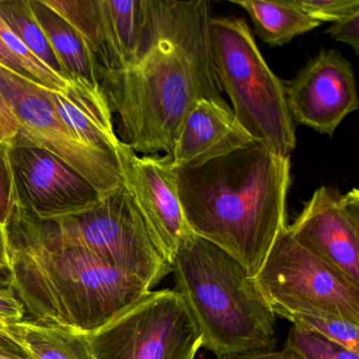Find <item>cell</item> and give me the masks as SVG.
<instances>
[{
  "label": "cell",
  "mask_w": 359,
  "mask_h": 359,
  "mask_svg": "<svg viewBox=\"0 0 359 359\" xmlns=\"http://www.w3.org/2000/svg\"><path fill=\"white\" fill-rule=\"evenodd\" d=\"M285 346L304 359H359V354L320 334L292 327Z\"/></svg>",
  "instance_id": "23"
},
{
  "label": "cell",
  "mask_w": 359,
  "mask_h": 359,
  "mask_svg": "<svg viewBox=\"0 0 359 359\" xmlns=\"http://www.w3.org/2000/svg\"><path fill=\"white\" fill-rule=\"evenodd\" d=\"M287 231L314 255L359 283V191L315 190Z\"/></svg>",
  "instance_id": "14"
},
{
  "label": "cell",
  "mask_w": 359,
  "mask_h": 359,
  "mask_svg": "<svg viewBox=\"0 0 359 359\" xmlns=\"http://www.w3.org/2000/svg\"><path fill=\"white\" fill-rule=\"evenodd\" d=\"M298 9L319 22H336L358 13V0H291Z\"/></svg>",
  "instance_id": "24"
},
{
  "label": "cell",
  "mask_w": 359,
  "mask_h": 359,
  "mask_svg": "<svg viewBox=\"0 0 359 359\" xmlns=\"http://www.w3.org/2000/svg\"><path fill=\"white\" fill-rule=\"evenodd\" d=\"M210 3L152 0L150 36L137 62L121 71L96 70L117 137L138 155L169 156L192 107L224 100L210 39Z\"/></svg>",
  "instance_id": "1"
},
{
  "label": "cell",
  "mask_w": 359,
  "mask_h": 359,
  "mask_svg": "<svg viewBox=\"0 0 359 359\" xmlns=\"http://www.w3.org/2000/svg\"><path fill=\"white\" fill-rule=\"evenodd\" d=\"M251 18L256 34L270 47L291 43L296 36L318 28L321 22L310 18L291 3L262 0H232Z\"/></svg>",
  "instance_id": "18"
},
{
  "label": "cell",
  "mask_w": 359,
  "mask_h": 359,
  "mask_svg": "<svg viewBox=\"0 0 359 359\" xmlns=\"http://www.w3.org/2000/svg\"><path fill=\"white\" fill-rule=\"evenodd\" d=\"M175 289L217 358L277 346L276 318L243 264L191 233L172 262Z\"/></svg>",
  "instance_id": "4"
},
{
  "label": "cell",
  "mask_w": 359,
  "mask_h": 359,
  "mask_svg": "<svg viewBox=\"0 0 359 359\" xmlns=\"http://www.w3.org/2000/svg\"><path fill=\"white\" fill-rule=\"evenodd\" d=\"M117 157L123 184L133 196L155 245L172 264L182 241L192 233L178 197L175 169L165 156L138 155L121 142Z\"/></svg>",
  "instance_id": "13"
},
{
  "label": "cell",
  "mask_w": 359,
  "mask_h": 359,
  "mask_svg": "<svg viewBox=\"0 0 359 359\" xmlns=\"http://www.w3.org/2000/svg\"><path fill=\"white\" fill-rule=\"evenodd\" d=\"M51 100L64 125L81 144L117 157L121 140L108 100L98 83L69 77L62 91H51Z\"/></svg>",
  "instance_id": "16"
},
{
  "label": "cell",
  "mask_w": 359,
  "mask_h": 359,
  "mask_svg": "<svg viewBox=\"0 0 359 359\" xmlns=\"http://www.w3.org/2000/svg\"><path fill=\"white\" fill-rule=\"evenodd\" d=\"M8 238L12 287L37 323L90 334L152 290L77 245Z\"/></svg>",
  "instance_id": "3"
},
{
  "label": "cell",
  "mask_w": 359,
  "mask_h": 359,
  "mask_svg": "<svg viewBox=\"0 0 359 359\" xmlns=\"http://www.w3.org/2000/svg\"><path fill=\"white\" fill-rule=\"evenodd\" d=\"M0 16L37 60L56 74L69 79L35 16L31 0H0Z\"/></svg>",
  "instance_id": "20"
},
{
  "label": "cell",
  "mask_w": 359,
  "mask_h": 359,
  "mask_svg": "<svg viewBox=\"0 0 359 359\" xmlns=\"http://www.w3.org/2000/svg\"><path fill=\"white\" fill-rule=\"evenodd\" d=\"M178 197L190 230L238 260L252 278L287 229L290 156L250 146L175 169Z\"/></svg>",
  "instance_id": "2"
},
{
  "label": "cell",
  "mask_w": 359,
  "mask_h": 359,
  "mask_svg": "<svg viewBox=\"0 0 359 359\" xmlns=\"http://www.w3.org/2000/svg\"><path fill=\"white\" fill-rule=\"evenodd\" d=\"M0 93L20 121L18 137L68 163L102 198L123 188L118 158L89 148L73 136L54 108L51 90L0 65Z\"/></svg>",
  "instance_id": "8"
},
{
  "label": "cell",
  "mask_w": 359,
  "mask_h": 359,
  "mask_svg": "<svg viewBox=\"0 0 359 359\" xmlns=\"http://www.w3.org/2000/svg\"><path fill=\"white\" fill-rule=\"evenodd\" d=\"M31 6L69 77H81L92 83H98L93 58L74 29L55 12L46 7L41 0H31Z\"/></svg>",
  "instance_id": "19"
},
{
  "label": "cell",
  "mask_w": 359,
  "mask_h": 359,
  "mask_svg": "<svg viewBox=\"0 0 359 359\" xmlns=\"http://www.w3.org/2000/svg\"><path fill=\"white\" fill-rule=\"evenodd\" d=\"M85 43L95 70L121 71L144 53L152 25V0H41Z\"/></svg>",
  "instance_id": "10"
},
{
  "label": "cell",
  "mask_w": 359,
  "mask_h": 359,
  "mask_svg": "<svg viewBox=\"0 0 359 359\" xmlns=\"http://www.w3.org/2000/svg\"><path fill=\"white\" fill-rule=\"evenodd\" d=\"M285 90L294 125L330 137L348 114L358 110L352 65L335 49L321 50L285 83Z\"/></svg>",
  "instance_id": "12"
},
{
  "label": "cell",
  "mask_w": 359,
  "mask_h": 359,
  "mask_svg": "<svg viewBox=\"0 0 359 359\" xmlns=\"http://www.w3.org/2000/svg\"><path fill=\"white\" fill-rule=\"evenodd\" d=\"M13 285V273L11 268L0 266V287H9Z\"/></svg>",
  "instance_id": "33"
},
{
  "label": "cell",
  "mask_w": 359,
  "mask_h": 359,
  "mask_svg": "<svg viewBox=\"0 0 359 359\" xmlns=\"http://www.w3.org/2000/svg\"><path fill=\"white\" fill-rule=\"evenodd\" d=\"M18 201L39 222H53L89 211L100 193L55 155L16 137L1 147Z\"/></svg>",
  "instance_id": "11"
},
{
  "label": "cell",
  "mask_w": 359,
  "mask_h": 359,
  "mask_svg": "<svg viewBox=\"0 0 359 359\" xmlns=\"http://www.w3.org/2000/svg\"><path fill=\"white\" fill-rule=\"evenodd\" d=\"M0 39L5 43L6 47L20 60L29 76L35 83H39L51 91L60 92L66 88L68 79L56 74L45 66L41 60H37L36 56L31 53L30 50L4 22L1 16H0Z\"/></svg>",
  "instance_id": "22"
},
{
  "label": "cell",
  "mask_w": 359,
  "mask_h": 359,
  "mask_svg": "<svg viewBox=\"0 0 359 359\" xmlns=\"http://www.w3.org/2000/svg\"><path fill=\"white\" fill-rule=\"evenodd\" d=\"M25 313L24 304L18 299L13 287H0V323L22 320Z\"/></svg>",
  "instance_id": "27"
},
{
  "label": "cell",
  "mask_w": 359,
  "mask_h": 359,
  "mask_svg": "<svg viewBox=\"0 0 359 359\" xmlns=\"http://www.w3.org/2000/svg\"><path fill=\"white\" fill-rule=\"evenodd\" d=\"M253 279L268 304L312 306L359 325V283L299 245L287 226Z\"/></svg>",
  "instance_id": "9"
},
{
  "label": "cell",
  "mask_w": 359,
  "mask_h": 359,
  "mask_svg": "<svg viewBox=\"0 0 359 359\" xmlns=\"http://www.w3.org/2000/svg\"><path fill=\"white\" fill-rule=\"evenodd\" d=\"M210 39L216 75L237 121L255 142L290 156L296 147L295 125L285 83L262 57L248 22L232 16L212 18Z\"/></svg>",
  "instance_id": "6"
},
{
  "label": "cell",
  "mask_w": 359,
  "mask_h": 359,
  "mask_svg": "<svg viewBox=\"0 0 359 359\" xmlns=\"http://www.w3.org/2000/svg\"><path fill=\"white\" fill-rule=\"evenodd\" d=\"M217 359H304L294 352L292 348L283 346L281 350L266 348V350L247 351V352L236 353L226 355Z\"/></svg>",
  "instance_id": "30"
},
{
  "label": "cell",
  "mask_w": 359,
  "mask_h": 359,
  "mask_svg": "<svg viewBox=\"0 0 359 359\" xmlns=\"http://www.w3.org/2000/svg\"><path fill=\"white\" fill-rule=\"evenodd\" d=\"M0 65L30 79L20 60L6 47L1 39H0Z\"/></svg>",
  "instance_id": "31"
},
{
  "label": "cell",
  "mask_w": 359,
  "mask_h": 359,
  "mask_svg": "<svg viewBox=\"0 0 359 359\" xmlns=\"http://www.w3.org/2000/svg\"><path fill=\"white\" fill-rule=\"evenodd\" d=\"M3 327L35 359H94L88 334L34 320L4 323Z\"/></svg>",
  "instance_id": "17"
},
{
  "label": "cell",
  "mask_w": 359,
  "mask_h": 359,
  "mask_svg": "<svg viewBox=\"0 0 359 359\" xmlns=\"http://www.w3.org/2000/svg\"><path fill=\"white\" fill-rule=\"evenodd\" d=\"M254 142L226 100H201L184 118L171 154L165 157L174 169L196 167Z\"/></svg>",
  "instance_id": "15"
},
{
  "label": "cell",
  "mask_w": 359,
  "mask_h": 359,
  "mask_svg": "<svg viewBox=\"0 0 359 359\" xmlns=\"http://www.w3.org/2000/svg\"><path fill=\"white\" fill-rule=\"evenodd\" d=\"M20 123L5 96L0 93V147L7 146L16 140Z\"/></svg>",
  "instance_id": "26"
},
{
  "label": "cell",
  "mask_w": 359,
  "mask_h": 359,
  "mask_svg": "<svg viewBox=\"0 0 359 359\" xmlns=\"http://www.w3.org/2000/svg\"><path fill=\"white\" fill-rule=\"evenodd\" d=\"M269 306L275 316L287 319L294 327L320 334L359 354V325L312 306L279 304Z\"/></svg>",
  "instance_id": "21"
},
{
  "label": "cell",
  "mask_w": 359,
  "mask_h": 359,
  "mask_svg": "<svg viewBox=\"0 0 359 359\" xmlns=\"http://www.w3.org/2000/svg\"><path fill=\"white\" fill-rule=\"evenodd\" d=\"M94 359H195L203 335L174 290L149 291L88 334Z\"/></svg>",
  "instance_id": "7"
},
{
  "label": "cell",
  "mask_w": 359,
  "mask_h": 359,
  "mask_svg": "<svg viewBox=\"0 0 359 359\" xmlns=\"http://www.w3.org/2000/svg\"><path fill=\"white\" fill-rule=\"evenodd\" d=\"M13 211V201L10 191L9 177L3 155L0 152V226L7 228Z\"/></svg>",
  "instance_id": "28"
},
{
  "label": "cell",
  "mask_w": 359,
  "mask_h": 359,
  "mask_svg": "<svg viewBox=\"0 0 359 359\" xmlns=\"http://www.w3.org/2000/svg\"><path fill=\"white\" fill-rule=\"evenodd\" d=\"M0 325H3V323H0Z\"/></svg>",
  "instance_id": "34"
},
{
  "label": "cell",
  "mask_w": 359,
  "mask_h": 359,
  "mask_svg": "<svg viewBox=\"0 0 359 359\" xmlns=\"http://www.w3.org/2000/svg\"><path fill=\"white\" fill-rule=\"evenodd\" d=\"M0 266L11 268V248L7 230L3 226H0Z\"/></svg>",
  "instance_id": "32"
},
{
  "label": "cell",
  "mask_w": 359,
  "mask_h": 359,
  "mask_svg": "<svg viewBox=\"0 0 359 359\" xmlns=\"http://www.w3.org/2000/svg\"><path fill=\"white\" fill-rule=\"evenodd\" d=\"M11 197L13 211L6 228L8 235L83 248L108 266L142 279L151 289L172 272L125 184L93 209L53 222H39L31 216L13 187Z\"/></svg>",
  "instance_id": "5"
},
{
  "label": "cell",
  "mask_w": 359,
  "mask_h": 359,
  "mask_svg": "<svg viewBox=\"0 0 359 359\" xmlns=\"http://www.w3.org/2000/svg\"><path fill=\"white\" fill-rule=\"evenodd\" d=\"M0 359H35L30 351L0 325Z\"/></svg>",
  "instance_id": "29"
},
{
  "label": "cell",
  "mask_w": 359,
  "mask_h": 359,
  "mask_svg": "<svg viewBox=\"0 0 359 359\" xmlns=\"http://www.w3.org/2000/svg\"><path fill=\"white\" fill-rule=\"evenodd\" d=\"M325 33L334 41L350 46L354 53L358 54L359 12L333 22Z\"/></svg>",
  "instance_id": "25"
}]
</instances>
